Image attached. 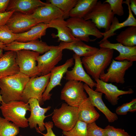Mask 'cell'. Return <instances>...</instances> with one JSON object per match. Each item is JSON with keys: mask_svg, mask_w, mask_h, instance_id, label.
Masks as SVG:
<instances>
[{"mask_svg": "<svg viewBox=\"0 0 136 136\" xmlns=\"http://www.w3.org/2000/svg\"><path fill=\"white\" fill-rule=\"evenodd\" d=\"M3 100L2 99L1 96L0 94V103H2L3 102Z\"/></svg>", "mask_w": 136, "mask_h": 136, "instance_id": "f6af8a7d", "label": "cell"}, {"mask_svg": "<svg viewBox=\"0 0 136 136\" xmlns=\"http://www.w3.org/2000/svg\"><path fill=\"white\" fill-rule=\"evenodd\" d=\"M130 7L132 12L134 15H136V0H129Z\"/></svg>", "mask_w": 136, "mask_h": 136, "instance_id": "60d3db41", "label": "cell"}, {"mask_svg": "<svg viewBox=\"0 0 136 136\" xmlns=\"http://www.w3.org/2000/svg\"><path fill=\"white\" fill-rule=\"evenodd\" d=\"M19 131L16 125L0 117V136H16Z\"/></svg>", "mask_w": 136, "mask_h": 136, "instance_id": "4dcf8cb0", "label": "cell"}, {"mask_svg": "<svg viewBox=\"0 0 136 136\" xmlns=\"http://www.w3.org/2000/svg\"><path fill=\"white\" fill-rule=\"evenodd\" d=\"M48 28V24L39 23L27 31L16 34L15 41L26 42L38 40L46 35L47 29Z\"/></svg>", "mask_w": 136, "mask_h": 136, "instance_id": "4316f807", "label": "cell"}, {"mask_svg": "<svg viewBox=\"0 0 136 136\" xmlns=\"http://www.w3.org/2000/svg\"><path fill=\"white\" fill-rule=\"evenodd\" d=\"M107 72L101 74L99 79L108 83L123 84L125 82L124 76L126 72L133 65V62L125 60L116 61L112 59Z\"/></svg>", "mask_w": 136, "mask_h": 136, "instance_id": "30bf717a", "label": "cell"}, {"mask_svg": "<svg viewBox=\"0 0 136 136\" xmlns=\"http://www.w3.org/2000/svg\"><path fill=\"white\" fill-rule=\"evenodd\" d=\"M19 136H24L21 135H19Z\"/></svg>", "mask_w": 136, "mask_h": 136, "instance_id": "bcb514c9", "label": "cell"}, {"mask_svg": "<svg viewBox=\"0 0 136 136\" xmlns=\"http://www.w3.org/2000/svg\"><path fill=\"white\" fill-rule=\"evenodd\" d=\"M29 15L32 19L48 24L54 20L63 17V14L56 6L47 3L45 6L37 8Z\"/></svg>", "mask_w": 136, "mask_h": 136, "instance_id": "e0dca14e", "label": "cell"}, {"mask_svg": "<svg viewBox=\"0 0 136 136\" xmlns=\"http://www.w3.org/2000/svg\"><path fill=\"white\" fill-rule=\"evenodd\" d=\"M124 3L126 4L128 6L129 13L128 18L123 22L120 23L118 18L116 16L114 17L109 30L106 32H102L103 38L99 42L107 40L111 37L116 35V33L115 32L121 28L126 26H136V19L133 15L130 9L129 0L123 1V4Z\"/></svg>", "mask_w": 136, "mask_h": 136, "instance_id": "d4e9b609", "label": "cell"}, {"mask_svg": "<svg viewBox=\"0 0 136 136\" xmlns=\"http://www.w3.org/2000/svg\"><path fill=\"white\" fill-rule=\"evenodd\" d=\"M82 82L68 81L61 91L60 98L69 106L78 107L87 97Z\"/></svg>", "mask_w": 136, "mask_h": 136, "instance_id": "52a82bcc", "label": "cell"}, {"mask_svg": "<svg viewBox=\"0 0 136 136\" xmlns=\"http://www.w3.org/2000/svg\"><path fill=\"white\" fill-rule=\"evenodd\" d=\"M136 110V103L133 105L131 108L129 112L131 113L135 112Z\"/></svg>", "mask_w": 136, "mask_h": 136, "instance_id": "b9f144b4", "label": "cell"}, {"mask_svg": "<svg viewBox=\"0 0 136 136\" xmlns=\"http://www.w3.org/2000/svg\"><path fill=\"white\" fill-rule=\"evenodd\" d=\"M114 52L113 49L100 47L92 55L83 57L82 63L87 73L93 78L99 79L100 75L105 73V70L111 63Z\"/></svg>", "mask_w": 136, "mask_h": 136, "instance_id": "7a4b0ae2", "label": "cell"}, {"mask_svg": "<svg viewBox=\"0 0 136 136\" xmlns=\"http://www.w3.org/2000/svg\"><path fill=\"white\" fill-rule=\"evenodd\" d=\"M87 136H107L104 129L98 126L95 122L87 124Z\"/></svg>", "mask_w": 136, "mask_h": 136, "instance_id": "e575fe53", "label": "cell"}, {"mask_svg": "<svg viewBox=\"0 0 136 136\" xmlns=\"http://www.w3.org/2000/svg\"><path fill=\"white\" fill-rule=\"evenodd\" d=\"M16 52H5L0 58V79L16 74L20 72L16 61Z\"/></svg>", "mask_w": 136, "mask_h": 136, "instance_id": "7402d4cb", "label": "cell"}, {"mask_svg": "<svg viewBox=\"0 0 136 136\" xmlns=\"http://www.w3.org/2000/svg\"><path fill=\"white\" fill-rule=\"evenodd\" d=\"M66 22L73 36L82 41L88 42L90 41V36L95 37L96 39L103 37L102 32L90 20H86L83 18L70 17Z\"/></svg>", "mask_w": 136, "mask_h": 136, "instance_id": "277c9868", "label": "cell"}, {"mask_svg": "<svg viewBox=\"0 0 136 136\" xmlns=\"http://www.w3.org/2000/svg\"><path fill=\"white\" fill-rule=\"evenodd\" d=\"M74 64V59L72 57L67 59L63 64L54 66L50 71L49 81L42 96L43 102L50 99L52 94L51 91L56 86H61V80L68 69Z\"/></svg>", "mask_w": 136, "mask_h": 136, "instance_id": "5bb4252c", "label": "cell"}, {"mask_svg": "<svg viewBox=\"0 0 136 136\" xmlns=\"http://www.w3.org/2000/svg\"><path fill=\"white\" fill-rule=\"evenodd\" d=\"M10 0H0V13L6 12Z\"/></svg>", "mask_w": 136, "mask_h": 136, "instance_id": "ab89813d", "label": "cell"}, {"mask_svg": "<svg viewBox=\"0 0 136 136\" xmlns=\"http://www.w3.org/2000/svg\"><path fill=\"white\" fill-rule=\"evenodd\" d=\"M16 61L20 72L30 78L39 76L36 59L40 54L33 51L20 50L16 51Z\"/></svg>", "mask_w": 136, "mask_h": 136, "instance_id": "9c48e42d", "label": "cell"}, {"mask_svg": "<svg viewBox=\"0 0 136 136\" xmlns=\"http://www.w3.org/2000/svg\"><path fill=\"white\" fill-rule=\"evenodd\" d=\"M30 109V115L27 119L29 126L31 129L35 128L36 130L38 128L41 132L45 129L44 125V121L45 118L52 114L45 116V114L51 108L48 106L46 108L41 107L39 101L35 98L29 99L27 102Z\"/></svg>", "mask_w": 136, "mask_h": 136, "instance_id": "4fadbf2b", "label": "cell"}, {"mask_svg": "<svg viewBox=\"0 0 136 136\" xmlns=\"http://www.w3.org/2000/svg\"><path fill=\"white\" fill-rule=\"evenodd\" d=\"M75 60L74 65L72 70H67L65 73V78L68 81L74 80L83 82L93 89L96 85L94 81L84 70L80 57L74 54L73 57Z\"/></svg>", "mask_w": 136, "mask_h": 136, "instance_id": "2e32d148", "label": "cell"}, {"mask_svg": "<svg viewBox=\"0 0 136 136\" xmlns=\"http://www.w3.org/2000/svg\"><path fill=\"white\" fill-rule=\"evenodd\" d=\"M1 104L0 109L4 118L12 121L19 127L25 128L29 126L28 119L25 117L26 112L30 111L28 103L14 100Z\"/></svg>", "mask_w": 136, "mask_h": 136, "instance_id": "3957f363", "label": "cell"}, {"mask_svg": "<svg viewBox=\"0 0 136 136\" xmlns=\"http://www.w3.org/2000/svg\"><path fill=\"white\" fill-rule=\"evenodd\" d=\"M64 136H87V124L78 120L74 127L68 131H62Z\"/></svg>", "mask_w": 136, "mask_h": 136, "instance_id": "1f68e13d", "label": "cell"}, {"mask_svg": "<svg viewBox=\"0 0 136 136\" xmlns=\"http://www.w3.org/2000/svg\"><path fill=\"white\" fill-rule=\"evenodd\" d=\"M95 80L96 83L95 91L104 94L106 99L113 106L118 104L119 98L118 97L120 95L132 94L134 92L131 88H129L127 91L120 90L116 86L104 82L100 79Z\"/></svg>", "mask_w": 136, "mask_h": 136, "instance_id": "9a60e30c", "label": "cell"}, {"mask_svg": "<svg viewBox=\"0 0 136 136\" xmlns=\"http://www.w3.org/2000/svg\"><path fill=\"white\" fill-rule=\"evenodd\" d=\"M78 120L87 124L92 123L100 117L89 97H88L80 105L78 109Z\"/></svg>", "mask_w": 136, "mask_h": 136, "instance_id": "484cf974", "label": "cell"}, {"mask_svg": "<svg viewBox=\"0 0 136 136\" xmlns=\"http://www.w3.org/2000/svg\"><path fill=\"white\" fill-rule=\"evenodd\" d=\"M3 49L0 48V58L3 54Z\"/></svg>", "mask_w": 136, "mask_h": 136, "instance_id": "ee69618b", "label": "cell"}, {"mask_svg": "<svg viewBox=\"0 0 136 136\" xmlns=\"http://www.w3.org/2000/svg\"><path fill=\"white\" fill-rule=\"evenodd\" d=\"M62 51L58 46H54L44 54L37 57L39 76L45 75L50 73L51 70L62 59Z\"/></svg>", "mask_w": 136, "mask_h": 136, "instance_id": "8fae6325", "label": "cell"}, {"mask_svg": "<svg viewBox=\"0 0 136 136\" xmlns=\"http://www.w3.org/2000/svg\"><path fill=\"white\" fill-rule=\"evenodd\" d=\"M14 11L6 12L0 13V26L5 25L9 18Z\"/></svg>", "mask_w": 136, "mask_h": 136, "instance_id": "f35d334b", "label": "cell"}, {"mask_svg": "<svg viewBox=\"0 0 136 136\" xmlns=\"http://www.w3.org/2000/svg\"><path fill=\"white\" fill-rule=\"evenodd\" d=\"M5 45V47L3 49L5 51L29 50L36 52L40 54L46 53L54 46H49L45 42L38 39L26 42L14 41L9 44Z\"/></svg>", "mask_w": 136, "mask_h": 136, "instance_id": "ac0fdd59", "label": "cell"}, {"mask_svg": "<svg viewBox=\"0 0 136 136\" xmlns=\"http://www.w3.org/2000/svg\"><path fill=\"white\" fill-rule=\"evenodd\" d=\"M114 15L108 3L98 1L83 18L86 20H90L98 29L104 28L106 32L110 28Z\"/></svg>", "mask_w": 136, "mask_h": 136, "instance_id": "8992f818", "label": "cell"}, {"mask_svg": "<svg viewBox=\"0 0 136 136\" xmlns=\"http://www.w3.org/2000/svg\"><path fill=\"white\" fill-rule=\"evenodd\" d=\"M123 0H106L103 2L107 3L110 5L111 9L114 15L121 16L124 12L122 6Z\"/></svg>", "mask_w": 136, "mask_h": 136, "instance_id": "836d02e7", "label": "cell"}, {"mask_svg": "<svg viewBox=\"0 0 136 136\" xmlns=\"http://www.w3.org/2000/svg\"><path fill=\"white\" fill-rule=\"evenodd\" d=\"M78 109L65 103L59 108L54 109L52 117L54 125L63 131L71 130L78 120Z\"/></svg>", "mask_w": 136, "mask_h": 136, "instance_id": "5b68a950", "label": "cell"}, {"mask_svg": "<svg viewBox=\"0 0 136 136\" xmlns=\"http://www.w3.org/2000/svg\"><path fill=\"white\" fill-rule=\"evenodd\" d=\"M97 0H78L69 13L70 17L84 18L92 10Z\"/></svg>", "mask_w": 136, "mask_h": 136, "instance_id": "83f0119b", "label": "cell"}, {"mask_svg": "<svg viewBox=\"0 0 136 136\" xmlns=\"http://www.w3.org/2000/svg\"><path fill=\"white\" fill-rule=\"evenodd\" d=\"M78 0H48L47 3L55 5L63 12V18L64 19L70 17L69 13L76 5Z\"/></svg>", "mask_w": 136, "mask_h": 136, "instance_id": "f546056e", "label": "cell"}, {"mask_svg": "<svg viewBox=\"0 0 136 136\" xmlns=\"http://www.w3.org/2000/svg\"><path fill=\"white\" fill-rule=\"evenodd\" d=\"M136 103V99H133L131 101L124 104L118 107L116 110V114L119 115H125L130 111L132 106Z\"/></svg>", "mask_w": 136, "mask_h": 136, "instance_id": "8d00e7d4", "label": "cell"}, {"mask_svg": "<svg viewBox=\"0 0 136 136\" xmlns=\"http://www.w3.org/2000/svg\"><path fill=\"white\" fill-rule=\"evenodd\" d=\"M5 47V45L3 43L0 42V48L3 50Z\"/></svg>", "mask_w": 136, "mask_h": 136, "instance_id": "7bdbcfd3", "label": "cell"}, {"mask_svg": "<svg viewBox=\"0 0 136 136\" xmlns=\"http://www.w3.org/2000/svg\"><path fill=\"white\" fill-rule=\"evenodd\" d=\"M47 3L40 0H11L6 12L14 11L30 14L38 7L45 6Z\"/></svg>", "mask_w": 136, "mask_h": 136, "instance_id": "44dd1931", "label": "cell"}, {"mask_svg": "<svg viewBox=\"0 0 136 136\" xmlns=\"http://www.w3.org/2000/svg\"><path fill=\"white\" fill-rule=\"evenodd\" d=\"M50 75V73L45 75L30 78L23 91L21 101L27 103L29 99L33 98L39 101L40 106L43 104L42 96L49 82Z\"/></svg>", "mask_w": 136, "mask_h": 136, "instance_id": "ba28073f", "label": "cell"}, {"mask_svg": "<svg viewBox=\"0 0 136 136\" xmlns=\"http://www.w3.org/2000/svg\"><path fill=\"white\" fill-rule=\"evenodd\" d=\"M16 34L13 32L5 24L0 26V42L5 45L15 41Z\"/></svg>", "mask_w": 136, "mask_h": 136, "instance_id": "d6a6232c", "label": "cell"}, {"mask_svg": "<svg viewBox=\"0 0 136 136\" xmlns=\"http://www.w3.org/2000/svg\"><path fill=\"white\" fill-rule=\"evenodd\" d=\"M100 47H104L118 51L119 55L114 58L115 60L123 61L126 60L133 62L136 60V46L130 47L124 46L120 43H111L107 39L98 42Z\"/></svg>", "mask_w": 136, "mask_h": 136, "instance_id": "d6986e66", "label": "cell"}, {"mask_svg": "<svg viewBox=\"0 0 136 136\" xmlns=\"http://www.w3.org/2000/svg\"><path fill=\"white\" fill-rule=\"evenodd\" d=\"M40 21L31 18L29 14L14 12L7 21L6 25L13 33H22L30 29Z\"/></svg>", "mask_w": 136, "mask_h": 136, "instance_id": "7c38bea8", "label": "cell"}, {"mask_svg": "<svg viewBox=\"0 0 136 136\" xmlns=\"http://www.w3.org/2000/svg\"><path fill=\"white\" fill-rule=\"evenodd\" d=\"M116 40L118 43L126 46H136V26H129L121 31L117 36Z\"/></svg>", "mask_w": 136, "mask_h": 136, "instance_id": "f1b7e54d", "label": "cell"}, {"mask_svg": "<svg viewBox=\"0 0 136 136\" xmlns=\"http://www.w3.org/2000/svg\"><path fill=\"white\" fill-rule=\"evenodd\" d=\"M58 47L59 49L62 50L67 49L73 51L75 54L80 57H83L92 55L99 49L96 47L87 45L79 39L70 43L61 42Z\"/></svg>", "mask_w": 136, "mask_h": 136, "instance_id": "603a6c76", "label": "cell"}, {"mask_svg": "<svg viewBox=\"0 0 136 136\" xmlns=\"http://www.w3.org/2000/svg\"><path fill=\"white\" fill-rule=\"evenodd\" d=\"M29 79L28 77L20 72L0 79V94L3 102L21 101L23 91Z\"/></svg>", "mask_w": 136, "mask_h": 136, "instance_id": "6da1fadb", "label": "cell"}, {"mask_svg": "<svg viewBox=\"0 0 136 136\" xmlns=\"http://www.w3.org/2000/svg\"><path fill=\"white\" fill-rule=\"evenodd\" d=\"M107 136H131L123 129L108 125L104 128Z\"/></svg>", "mask_w": 136, "mask_h": 136, "instance_id": "d590c367", "label": "cell"}, {"mask_svg": "<svg viewBox=\"0 0 136 136\" xmlns=\"http://www.w3.org/2000/svg\"><path fill=\"white\" fill-rule=\"evenodd\" d=\"M48 28L56 29L57 34H52L53 38H58V41L70 43L77 41L78 39L72 35L70 29L66 25V21L62 17L54 20L48 24Z\"/></svg>", "mask_w": 136, "mask_h": 136, "instance_id": "cb8c5ba5", "label": "cell"}, {"mask_svg": "<svg viewBox=\"0 0 136 136\" xmlns=\"http://www.w3.org/2000/svg\"><path fill=\"white\" fill-rule=\"evenodd\" d=\"M44 125L47 131V132L46 133H43L40 131L39 128L36 130L37 131L43 134L44 136H56L52 130L53 126V124L52 122L49 121L48 122H44Z\"/></svg>", "mask_w": 136, "mask_h": 136, "instance_id": "74e56055", "label": "cell"}, {"mask_svg": "<svg viewBox=\"0 0 136 136\" xmlns=\"http://www.w3.org/2000/svg\"><path fill=\"white\" fill-rule=\"evenodd\" d=\"M84 87L92 105L105 115L109 122L112 123L117 120V115L111 111L103 101L102 99L103 93L91 89L85 83L84 84Z\"/></svg>", "mask_w": 136, "mask_h": 136, "instance_id": "ffe728a7", "label": "cell"}]
</instances>
